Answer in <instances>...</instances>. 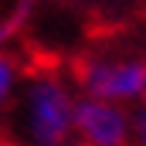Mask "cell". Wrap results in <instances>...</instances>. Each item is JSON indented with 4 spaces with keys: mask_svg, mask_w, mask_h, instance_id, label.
<instances>
[{
    "mask_svg": "<svg viewBox=\"0 0 146 146\" xmlns=\"http://www.w3.org/2000/svg\"><path fill=\"white\" fill-rule=\"evenodd\" d=\"M75 88L85 99L136 109L146 99V61L143 54H115V51L88 54L75 72Z\"/></svg>",
    "mask_w": 146,
    "mask_h": 146,
    "instance_id": "cell-2",
    "label": "cell"
},
{
    "mask_svg": "<svg viewBox=\"0 0 146 146\" xmlns=\"http://www.w3.org/2000/svg\"><path fill=\"white\" fill-rule=\"evenodd\" d=\"M65 146H82V143H75V139H72V143H65Z\"/></svg>",
    "mask_w": 146,
    "mask_h": 146,
    "instance_id": "cell-6",
    "label": "cell"
},
{
    "mask_svg": "<svg viewBox=\"0 0 146 146\" xmlns=\"http://www.w3.org/2000/svg\"><path fill=\"white\" fill-rule=\"evenodd\" d=\"M143 61H146V58H143ZM143 102H146V99H143Z\"/></svg>",
    "mask_w": 146,
    "mask_h": 146,
    "instance_id": "cell-7",
    "label": "cell"
},
{
    "mask_svg": "<svg viewBox=\"0 0 146 146\" xmlns=\"http://www.w3.org/2000/svg\"><path fill=\"white\" fill-rule=\"evenodd\" d=\"M17 92H21V65L7 51H0V106H7Z\"/></svg>",
    "mask_w": 146,
    "mask_h": 146,
    "instance_id": "cell-4",
    "label": "cell"
},
{
    "mask_svg": "<svg viewBox=\"0 0 146 146\" xmlns=\"http://www.w3.org/2000/svg\"><path fill=\"white\" fill-rule=\"evenodd\" d=\"M78 88L58 72H37L21 85L17 129L27 146H65L75 133Z\"/></svg>",
    "mask_w": 146,
    "mask_h": 146,
    "instance_id": "cell-1",
    "label": "cell"
},
{
    "mask_svg": "<svg viewBox=\"0 0 146 146\" xmlns=\"http://www.w3.org/2000/svg\"><path fill=\"white\" fill-rule=\"evenodd\" d=\"M133 146H146V102L133 109Z\"/></svg>",
    "mask_w": 146,
    "mask_h": 146,
    "instance_id": "cell-5",
    "label": "cell"
},
{
    "mask_svg": "<svg viewBox=\"0 0 146 146\" xmlns=\"http://www.w3.org/2000/svg\"><path fill=\"white\" fill-rule=\"evenodd\" d=\"M72 139L82 146H133V109L78 95Z\"/></svg>",
    "mask_w": 146,
    "mask_h": 146,
    "instance_id": "cell-3",
    "label": "cell"
}]
</instances>
